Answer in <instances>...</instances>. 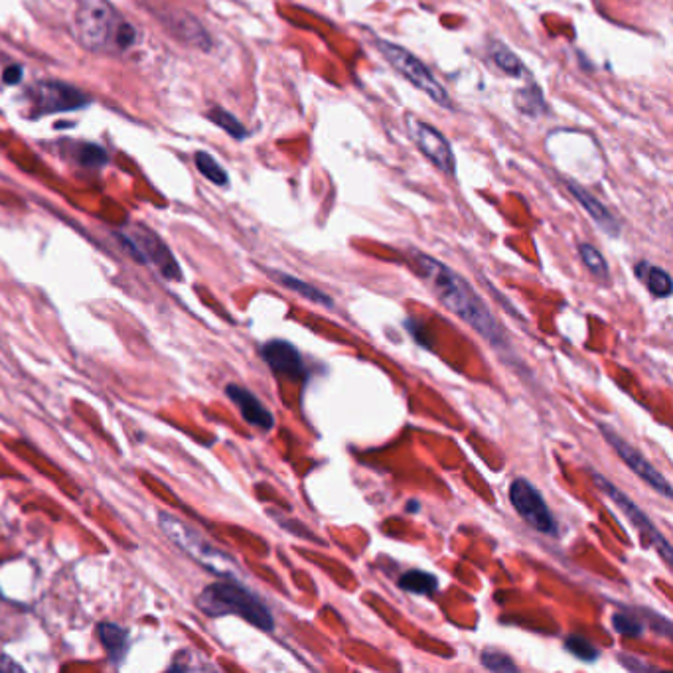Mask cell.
<instances>
[{
    "instance_id": "cell-1",
    "label": "cell",
    "mask_w": 673,
    "mask_h": 673,
    "mask_svg": "<svg viewBox=\"0 0 673 673\" xmlns=\"http://www.w3.org/2000/svg\"><path fill=\"white\" fill-rule=\"evenodd\" d=\"M415 265H417L426 283L431 285L436 299L448 310L462 318L492 346H504V330L499 328L492 310L488 309V304L480 299L467 279L426 253H415Z\"/></svg>"
},
{
    "instance_id": "cell-2",
    "label": "cell",
    "mask_w": 673,
    "mask_h": 673,
    "mask_svg": "<svg viewBox=\"0 0 673 673\" xmlns=\"http://www.w3.org/2000/svg\"><path fill=\"white\" fill-rule=\"evenodd\" d=\"M76 34L89 52H127L139 42V32L109 0H79Z\"/></svg>"
},
{
    "instance_id": "cell-3",
    "label": "cell",
    "mask_w": 673,
    "mask_h": 673,
    "mask_svg": "<svg viewBox=\"0 0 673 673\" xmlns=\"http://www.w3.org/2000/svg\"><path fill=\"white\" fill-rule=\"evenodd\" d=\"M198 608L207 616H239L247 620L251 626L263 632H271L275 628V618L271 610L261 601L259 596L245 589L239 583H212L202 591L195 601Z\"/></svg>"
},
{
    "instance_id": "cell-4",
    "label": "cell",
    "mask_w": 673,
    "mask_h": 673,
    "mask_svg": "<svg viewBox=\"0 0 673 673\" xmlns=\"http://www.w3.org/2000/svg\"><path fill=\"white\" fill-rule=\"evenodd\" d=\"M158 523H161V528L168 540L178 545L184 553H188L192 559L198 561L202 567L210 569L216 574H222V577L224 574L229 577V574L234 573L236 561L222 553V551H217L212 543H207L198 531L190 528V525L180 521L174 516H170V513H161Z\"/></svg>"
},
{
    "instance_id": "cell-5",
    "label": "cell",
    "mask_w": 673,
    "mask_h": 673,
    "mask_svg": "<svg viewBox=\"0 0 673 673\" xmlns=\"http://www.w3.org/2000/svg\"><path fill=\"white\" fill-rule=\"evenodd\" d=\"M373 42H375L377 52L385 58L387 64L397 73H401V76L413 85V88H417L423 93H426L440 107L452 109V101H450L447 89L440 85V81L433 76V71L428 69L417 56L405 50L403 46H397L389 40L373 38Z\"/></svg>"
},
{
    "instance_id": "cell-6",
    "label": "cell",
    "mask_w": 673,
    "mask_h": 673,
    "mask_svg": "<svg viewBox=\"0 0 673 673\" xmlns=\"http://www.w3.org/2000/svg\"><path fill=\"white\" fill-rule=\"evenodd\" d=\"M32 111L36 115H56L76 111V109L88 107L91 103L89 95L79 88L66 81H38L30 89Z\"/></svg>"
},
{
    "instance_id": "cell-7",
    "label": "cell",
    "mask_w": 673,
    "mask_h": 673,
    "mask_svg": "<svg viewBox=\"0 0 673 673\" xmlns=\"http://www.w3.org/2000/svg\"><path fill=\"white\" fill-rule=\"evenodd\" d=\"M510 501L513 510L521 516V520L531 525L535 531L543 535L557 533V520L545 504L540 489L528 478H516L510 484Z\"/></svg>"
},
{
    "instance_id": "cell-8",
    "label": "cell",
    "mask_w": 673,
    "mask_h": 673,
    "mask_svg": "<svg viewBox=\"0 0 673 673\" xmlns=\"http://www.w3.org/2000/svg\"><path fill=\"white\" fill-rule=\"evenodd\" d=\"M593 478H594V482L598 484V488H601L603 492H605L612 501H615V504H616L624 513H626V518L630 520V523L634 525V528L640 531V535H644V540H646V542H650V543L657 549V553L664 557L666 565H671V563H673V547L669 545V542L666 540V537L657 531V528H656V525L652 523V520L646 516V511H644L642 508L636 506L634 501H632L626 494L622 492V489H618V488H616L615 484H612L608 478H605L603 474H596V472H594V474H593Z\"/></svg>"
},
{
    "instance_id": "cell-9",
    "label": "cell",
    "mask_w": 673,
    "mask_h": 673,
    "mask_svg": "<svg viewBox=\"0 0 673 673\" xmlns=\"http://www.w3.org/2000/svg\"><path fill=\"white\" fill-rule=\"evenodd\" d=\"M122 241L129 245L137 259L144 263L146 261L152 263L168 280H180L182 271H180L178 261L166 247V243L158 237L154 231H151L149 227H142V226H134L131 234L122 237Z\"/></svg>"
},
{
    "instance_id": "cell-10",
    "label": "cell",
    "mask_w": 673,
    "mask_h": 673,
    "mask_svg": "<svg viewBox=\"0 0 673 673\" xmlns=\"http://www.w3.org/2000/svg\"><path fill=\"white\" fill-rule=\"evenodd\" d=\"M598 428H601V433L605 435L606 443L616 450V455L628 464V468L638 476V478H642L647 486H650L652 489H656L657 494H662L664 498L671 499L673 498V489H671V484L668 482V478L664 474H659L657 468L652 467V462L647 460L640 450H636L630 443H626L622 436L616 435L615 428H610L608 425H598Z\"/></svg>"
},
{
    "instance_id": "cell-11",
    "label": "cell",
    "mask_w": 673,
    "mask_h": 673,
    "mask_svg": "<svg viewBox=\"0 0 673 673\" xmlns=\"http://www.w3.org/2000/svg\"><path fill=\"white\" fill-rule=\"evenodd\" d=\"M409 131L413 141L417 142L421 152L431 161L438 170H443L445 174H455L457 163H455V152H452L448 141L445 134L433 125H428L425 121L409 119Z\"/></svg>"
},
{
    "instance_id": "cell-12",
    "label": "cell",
    "mask_w": 673,
    "mask_h": 673,
    "mask_svg": "<svg viewBox=\"0 0 673 673\" xmlns=\"http://www.w3.org/2000/svg\"><path fill=\"white\" fill-rule=\"evenodd\" d=\"M261 356L267 365L279 375L289 379L306 377V365L300 352L287 340H271L261 348Z\"/></svg>"
},
{
    "instance_id": "cell-13",
    "label": "cell",
    "mask_w": 673,
    "mask_h": 673,
    "mask_svg": "<svg viewBox=\"0 0 673 673\" xmlns=\"http://www.w3.org/2000/svg\"><path fill=\"white\" fill-rule=\"evenodd\" d=\"M226 394L231 401L236 403L239 413H241V417L247 421L249 425L261 428V431H271V428L275 426L273 413L268 411L259 401V397L253 395L249 389H245V387L236 385V384H229L226 387Z\"/></svg>"
},
{
    "instance_id": "cell-14",
    "label": "cell",
    "mask_w": 673,
    "mask_h": 673,
    "mask_svg": "<svg viewBox=\"0 0 673 673\" xmlns=\"http://www.w3.org/2000/svg\"><path fill=\"white\" fill-rule=\"evenodd\" d=\"M567 188L574 195V200L584 207V212L593 217V222L601 227L606 236H612V237L620 236L618 219L615 217V214L608 212V207L601 200L594 198L591 192H586L577 182L567 180Z\"/></svg>"
},
{
    "instance_id": "cell-15",
    "label": "cell",
    "mask_w": 673,
    "mask_h": 673,
    "mask_svg": "<svg viewBox=\"0 0 673 673\" xmlns=\"http://www.w3.org/2000/svg\"><path fill=\"white\" fill-rule=\"evenodd\" d=\"M97 634H100V640L109 654V659H111L115 666H121L122 657H125L129 650V632L117 626V624L101 622L100 626H97Z\"/></svg>"
},
{
    "instance_id": "cell-16",
    "label": "cell",
    "mask_w": 673,
    "mask_h": 673,
    "mask_svg": "<svg viewBox=\"0 0 673 673\" xmlns=\"http://www.w3.org/2000/svg\"><path fill=\"white\" fill-rule=\"evenodd\" d=\"M268 275L273 277V280H277V283L283 285L285 289L297 292V295L309 299L310 302L314 304H321V306H326V309H332L334 306V300L330 299L324 290L316 289L314 285L306 283V280L299 279V277H292V275H287L283 271H268Z\"/></svg>"
},
{
    "instance_id": "cell-17",
    "label": "cell",
    "mask_w": 673,
    "mask_h": 673,
    "mask_svg": "<svg viewBox=\"0 0 673 673\" xmlns=\"http://www.w3.org/2000/svg\"><path fill=\"white\" fill-rule=\"evenodd\" d=\"M636 275H638L640 280H644L647 290L652 292L654 297L657 299H668L671 295V277L668 275V271L659 267H654L650 263H638L636 265Z\"/></svg>"
},
{
    "instance_id": "cell-18",
    "label": "cell",
    "mask_w": 673,
    "mask_h": 673,
    "mask_svg": "<svg viewBox=\"0 0 673 673\" xmlns=\"http://www.w3.org/2000/svg\"><path fill=\"white\" fill-rule=\"evenodd\" d=\"M69 156L83 168H103L109 163V154L101 144L95 142H69Z\"/></svg>"
},
{
    "instance_id": "cell-19",
    "label": "cell",
    "mask_w": 673,
    "mask_h": 673,
    "mask_svg": "<svg viewBox=\"0 0 673 673\" xmlns=\"http://www.w3.org/2000/svg\"><path fill=\"white\" fill-rule=\"evenodd\" d=\"M399 586L403 591L413 594H433L438 589V579L433 573H426L421 569H411L401 574Z\"/></svg>"
},
{
    "instance_id": "cell-20",
    "label": "cell",
    "mask_w": 673,
    "mask_h": 673,
    "mask_svg": "<svg viewBox=\"0 0 673 673\" xmlns=\"http://www.w3.org/2000/svg\"><path fill=\"white\" fill-rule=\"evenodd\" d=\"M205 115L212 122H216L219 129H224L229 134V137H234L237 141L247 137V129L243 127V122L236 115H231L229 111H226L224 107H212Z\"/></svg>"
},
{
    "instance_id": "cell-21",
    "label": "cell",
    "mask_w": 673,
    "mask_h": 673,
    "mask_svg": "<svg viewBox=\"0 0 673 673\" xmlns=\"http://www.w3.org/2000/svg\"><path fill=\"white\" fill-rule=\"evenodd\" d=\"M194 158H195V168L200 170L205 180H210L212 184H216V186H227L229 178H227L226 168L219 164L212 154L200 151V152H195Z\"/></svg>"
},
{
    "instance_id": "cell-22",
    "label": "cell",
    "mask_w": 673,
    "mask_h": 673,
    "mask_svg": "<svg viewBox=\"0 0 673 673\" xmlns=\"http://www.w3.org/2000/svg\"><path fill=\"white\" fill-rule=\"evenodd\" d=\"M489 56H492L494 64H496L501 71L508 73V76H511V78H520L521 73H523V64H521V59H520L516 54H513L508 46L499 44V42H494V44H492V50H489Z\"/></svg>"
},
{
    "instance_id": "cell-23",
    "label": "cell",
    "mask_w": 673,
    "mask_h": 673,
    "mask_svg": "<svg viewBox=\"0 0 673 673\" xmlns=\"http://www.w3.org/2000/svg\"><path fill=\"white\" fill-rule=\"evenodd\" d=\"M579 255L583 263L586 265V268L601 280H608L610 277V271H608V265H606V259L603 257V253L598 251L596 247H593V245L589 243H581L579 245Z\"/></svg>"
},
{
    "instance_id": "cell-24",
    "label": "cell",
    "mask_w": 673,
    "mask_h": 673,
    "mask_svg": "<svg viewBox=\"0 0 673 673\" xmlns=\"http://www.w3.org/2000/svg\"><path fill=\"white\" fill-rule=\"evenodd\" d=\"M516 107L523 115H531L537 117L545 111V101L542 91L531 85L528 89H521L516 93Z\"/></svg>"
},
{
    "instance_id": "cell-25",
    "label": "cell",
    "mask_w": 673,
    "mask_h": 673,
    "mask_svg": "<svg viewBox=\"0 0 673 673\" xmlns=\"http://www.w3.org/2000/svg\"><path fill=\"white\" fill-rule=\"evenodd\" d=\"M612 626L622 636H628V638H638V636L644 634V626L646 624L642 622V618H638L634 612H616L612 615Z\"/></svg>"
},
{
    "instance_id": "cell-26",
    "label": "cell",
    "mask_w": 673,
    "mask_h": 673,
    "mask_svg": "<svg viewBox=\"0 0 673 673\" xmlns=\"http://www.w3.org/2000/svg\"><path fill=\"white\" fill-rule=\"evenodd\" d=\"M565 647L574 657L581 659V662H586V664L596 662L598 656H601V652H598L589 640L581 638V636H569L567 642H565Z\"/></svg>"
},
{
    "instance_id": "cell-27",
    "label": "cell",
    "mask_w": 673,
    "mask_h": 673,
    "mask_svg": "<svg viewBox=\"0 0 673 673\" xmlns=\"http://www.w3.org/2000/svg\"><path fill=\"white\" fill-rule=\"evenodd\" d=\"M480 662L486 669L496 671V673H504V671L516 673L518 671V666L511 662V657L499 650H484L480 656Z\"/></svg>"
},
{
    "instance_id": "cell-28",
    "label": "cell",
    "mask_w": 673,
    "mask_h": 673,
    "mask_svg": "<svg viewBox=\"0 0 673 673\" xmlns=\"http://www.w3.org/2000/svg\"><path fill=\"white\" fill-rule=\"evenodd\" d=\"M618 662H620L624 668H626V669H630V671H654V669H656L654 666L646 664V662H642V659L634 657V656H624V654H620V656H618Z\"/></svg>"
},
{
    "instance_id": "cell-29",
    "label": "cell",
    "mask_w": 673,
    "mask_h": 673,
    "mask_svg": "<svg viewBox=\"0 0 673 673\" xmlns=\"http://www.w3.org/2000/svg\"><path fill=\"white\" fill-rule=\"evenodd\" d=\"M22 66H10V68H6L5 69V73H3V78H5V81L8 83V85H16V83H20L22 81Z\"/></svg>"
},
{
    "instance_id": "cell-30",
    "label": "cell",
    "mask_w": 673,
    "mask_h": 673,
    "mask_svg": "<svg viewBox=\"0 0 673 673\" xmlns=\"http://www.w3.org/2000/svg\"><path fill=\"white\" fill-rule=\"evenodd\" d=\"M0 669H12V671H22V668L20 666H16L15 662H10V659L6 657V656H3V657H0Z\"/></svg>"
},
{
    "instance_id": "cell-31",
    "label": "cell",
    "mask_w": 673,
    "mask_h": 673,
    "mask_svg": "<svg viewBox=\"0 0 673 673\" xmlns=\"http://www.w3.org/2000/svg\"><path fill=\"white\" fill-rule=\"evenodd\" d=\"M407 510H409V511H417V510H419V504H415V501H413V504H409V506H407Z\"/></svg>"
}]
</instances>
